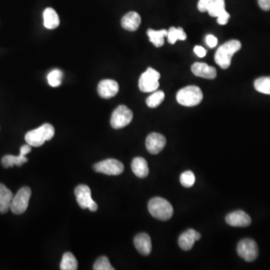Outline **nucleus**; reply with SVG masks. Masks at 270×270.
<instances>
[{
    "label": "nucleus",
    "instance_id": "23",
    "mask_svg": "<svg viewBox=\"0 0 270 270\" xmlns=\"http://www.w3.org/2000/svg\"><path fill=\"white\" fill-rule=\"evenodd\" d=\"M78 260L74 257V254L70 252H66L63 254L60 264V269L62 270H76L78 268Z\"/></svg>",
    "mask_w": 270,
    "mask_h": 270
},
{
    "label": "nucleus",
    "instance_id": "11",
    "mask_svg": "<svg viewBox=\"0 0 270 270\" xmlns=\"http://www.w3.org/2000/svg\"><path fill=\"white\" fill-rule=\"evenodd\" d=\"M31 150V146L29 145L28 143L27 145L22 146L21 148H20V155H17V156L7 155L2 158V166L5 168H12L15 165L21 166L23 164L27 163L28 162V158L26 157V155L30 153Z\"/></svg>",
    "mask_w": 270,
    "mask_h": 270
},
{
    "label": "nucleus",
    "instance_id": "2",
    "mask_svg": "<svg viewBox=\"0 0 270 270\" xmlns=\"http://www.w3.org/2000/svg\"><path fill=\"white\" fill-rule=\"evenodd\" d=\"M55 135L53 125L45 123L38 129L30 131L25 135V140L31 147H39L48 140H51Z\"/></svg>",
    "mask_w": 270,
    "mask_h": 270
},
{
    "label": "nucleus",
    "instance_id": "26",
    "mask_svg": "<svg viewBox=\"0 0 270 270\" xmlns=\"http://www.w3.org/2000/svg\"><path fill=\"white\" fill-rule=\"evenodd\" d=\"M165 95L163 91H155V92L147 98L146 102L150 108H155L163 102Z\"/></svg>",
    "mask_w": 270,
    "mask_h": 270
},
{
    "label": "nucleus",
    "instance_id": "22",
    "mask_svg": "<svg viewBox=\"0 0 270 270\" xmlns=\"http://www.w3.org/2000/svg\"><path fill=\"white\" fill-rule=\"evenodd\" d=\"M149 39L156 48H161L165 43V36H168V31L166 30H153L152 29L147 30Z\"/></svg>",
    "mask_w": 270,
    "mask_h": 270
},
{
    "label": "nucleus",
    "instance_id": "14",
    "mask_svg": "<svg viewBox=\"0 0 270 270\" xmlns=\"http://www.w3.org/2000/svg\"><path fill=\"white\" fill-rule=\"evenodd\" d=\"M226 222L232 227H245L250 225V216L242 210L234 211L226 216Z\"/></svg>",
    "mask_w": 270,
    "mask_h": 270
},
{
    "label": "nucleus",
    "instance_id": "10",
    "mask_svg": "<svg viewBox=\"0 0 270 270\" xmlns=\"http://www.w3.org/2000/svg\"><path fill=\"white\" fill-rule=\"evenodd\" d=\"M94 170L109 176H118L123 172L124 165L118 160L109 158L96 164Z\"/></svg>",
    "mask_w": 270,
    "mask_h": 270
},
{
    "label": "nucleus",
    "instance_id": "4",
    "mask_svg": "<svg viewBox=\"0 0 270 270\" xmlns=\"http://www.w3.org/2000/svg\"><path fill=\"white\" fill-rule=\"evenodd\" d=\"M202 92L198 86H188L180 89L176 94L179 104L186 107H195L202 101Z\"/></svg>",
    "mask_w": 270,
    "mask_h": 270
},
{
    "label": "nucleus",
    "instance_id": "1",
    "mask_svg": "<svg viewBox=\"0 0 270 270\" xmlns=\"http://www.w3.org/2000/svg\"><path fill=\"white\" fill-rule=\"evenodd\" d=\"M241 42L238 40H231L219 47L215 55V61L223 69L231 66L233 56L241 49Z\"/></svg>",
    "mask_w": 270,
    "mask_h": 270
},
{
    "label": "nucleus",
    "instance_id": "5",
    "mask_svg": "<svg viewBox=\"0 0 270 270\" xmlns=\"http://www.w3.org/2000/svg\"><path fill=\"white\" fill-rule=\"evenodd\" d=\"M31 194L30 188L23 187L17 191L16 195H14L10 206V209L14 214H23L26 212L28 208Z\"/></svg>",
    "mask_w": 270,
    "mask_h": 270
},
{
    "label": "nucleus",
    "instance_id": "35",
    "mask_svg": "<svg viewBox=\"0 0 270 270\" xmlns=\"http://www.w3.org/2000/svg\"><path fill=\"white\" fill-rule=\"evenodd\" d=\"M194 51L201 58L204 57L206 54V50L201 46H195V48H194Z\"/></svg>",
    "mask_w": 270,
    "mask_h": 270
},
{
    "label": "nucleus",
    "instance_id": "19",
    "mask_svg": "<svg viewBox=\"0 0 270 270\" xmlns=\"http://www.w3.org/2000/svg\"><path fill=\"white\" fill-rule=\"evenodd\" d=\"M13 197L12 191L0 183V213H6L9 210Z\"/></svg>",
    "mask_w": 270,
    "mask_h": 270
},
{
    "label": "nucleus",
    "instance_id": "31",
    "mask_svg": "<svg viewBox=\"0 0 270 270\" xmlns=\"http://www.w3.org/2000/svg\"><path fill=\"white\" fill-rule=\"evenodd\" d=\"M230 15L227 11L224 10L217 17V22L219 24L225 25L229 20Z\"/></svg>",
    "mask_w": 270,
    "mask_h": 270
},
{
    "label": "nucleus",
    "instance_id": "30",
    "mask_svg": "<svg viewBox=\"0 0 270 270\" xmlns=\"http://www.w3.org/2000/svg\"><path fill=\"white\" fill-rule=\"evenodd\" d=\"M94 270H114L115 269L111 266L108 258L105 256L99 257L93 266Z\"/></svg>",
    "mask_w": 270,
    "mask_h": 270
},
{
    "label": "nucleus",
    "instance_id": "28",
    "mask_svg": "<svg viewBox=\"0 0 270 270\" xmlns=\"http://www.w3.org/2000/svg\"><path fill=\"white\" fill-rule=\"evenodd\" d=\"M195 183V176L191 170L183 172L180 176V183L185 188H191Z\"/></svg>",
    "mask_w": 270,
    "mask_h": 270
},
{
    "label": "nucleus",
    "instance_id": "6",
    "mask_svg": "<svg viewBox=\"0 0 270 270\" xmlns=\"http://www.w3.org/2000/svg\"><path fill=\"white\" fill-rule=\"evenodd\" d=\"M160 74L152 68L143 73L139 80V88L143 92H155L159 87Z\"/></svg>",
    "mask_w": 270,
    "mask_h": 270
},
{
    "label": "nucleus",
    "instance_id": "7",
    "mask_svg": "<svg viewBox=\"0 0 270 270\" xmlns=\"http://www.w3.org/2000/svg\"><path fill=\"white\" fill-rule=\"evenodd\" d=\"M133 119V113L129 107L119 105L111 116V125L114 129H119L127 126Z\"/></svg>",
    "mask_w": 270,
    "mask_h": 270
},
{
    "label": "nucleus",
    "instance_id": "29",
    "mask_svg": "<svg viewBox=\"0 0 270 270\" xmlns=\"http://www.w3.org/2000/svg\"><path fill=\"white\" fill-rule=\"evenodd\" d=\"M62 78H63V73L60 70L58 69L53 70L48 76V83L53 87L60 86Z\"/></svg>",
    "mask_w": 270,
    "mask_h": 270
},
{
    "label": "nucleus",
    "instance_id": "34",
    "mask_svg": "<svg viewBox=\"0 0 270 270\" xmlns=\"http://www.w3.org/2000/svg\"><path fill=\"white\" fill-rule=\"evenodd\" d=\"M258 1V5L262 10L267 11L270 10V0H257Z\"/></svg>",
    "mask_w": 270,
    "mask_h": 270
},
{
    "label": "nucleus",
    "instance_id": "20",
    "mask_svg": "<svg viewBox=\"0 0 270 270\" xmlns=\"http://www.w3.org/2000/svg\"><path fill=\"white\" fill-rule=\"evenodd\" d=\"M132 169L135 176L139 178H145L149 174V167L147 161L141 157H136L132 162Z\"/></svg>",
    "mask_w": 270,
    "mask_h": 270
},
{
    "label": "nucleus",
    "instance_id": "17",
    "mask_svg": "<svg viewBox=\"0 0 270 270\" xmlns=\"http://www.w3.org/2000/svg\"><path fill=\"white\" fill-rule=\"evenodd\" d=\"M134 244L137 252L142 255L147 256L151 253V239L148 234L145 233L137 234L134 239Z\"/></svg>",
    "mask_w": 270,
    "mask_h": 270
},
{
    "label": "nucleus",
    "instance_id": "16",
    "mask_svg": "<svg viewBox=\"0 0 270 270\" xmlns=\"http://www.w3.org/2000/svg\"><path fill=\"white\" fill-rule=\"evenodd\" d=\"M191 71L197 77L206 79H214L217 76L216 68L213 66H208L206 63H194L191 66Z\"/></svg>",
    "mask_w": 270,
    "mask_h": 270
},
{
    "label": "nucleus",
    "instance_id": "25",
    "mask_svg": "<svg viewBox=\"0 0 270 270\" xmlns=\"http://www.w3.org/2000/svg\"><path fill=\"white\" fill-rule=\"evenodd\" d=\"M167 37H168V42L171 45H174L178 40L185 41L187 38L186 34L181 27L179 28L170 27V30H168V35Z\"/></svg>",
    "mask_w": 270,
    "mask_h": 270
},
{
    "label": "nucleus",
    "instance_id": "18",
    "mask_svg": "<svg viewBox=\"0 0 270 270\" xmlns=\"http://www.w3.org/2000/svg\"><path fill=\"white\" fill-rule=\"evenodd\" d=\"M141 17L137 12H130L122 17L121 25L122 28L128 31L135 32L140 27Z\"/></svg>",
    "mask_w": 270,
    "mask_h": 270
},
{
    "label": "nucleus",
    "instance_id": "8",
    "mask_svg": "<svg viewBox=\"0 0 270 270\" xmlns=\"http://www.w3.org/2000/svg\"><path fill=\"white\" fill-rule=\"evenodd\" d=\"M76 199L82 209H89L91 212H96L98 205L92 198L91 190L86 185H80L74 191Z\"/></svg>",
    "mask_w": 270,
    "mask_h": 270
},
{
    "label": "nucleus",
    "instance_id": "32",
    "mask_svg": "<svg viewBox=\"0 0 270 270\" xmlns=\"http://www.w3.org/2000/svg\"><path fill=\"white\" fill-rule=\"evenodd\" d=\"M206 45H207L209 48H213L217 45L218 39L214 35H208L206 37Z\"/></svg>",
    "mask_w": 270,
    "mask_h": 270
},
{
    "label": "nucleus",
    "instance_id": "13",
    "mask_svg": "<svg viewBox=\"0 0 270 270\" xmlns=\"http://www.w3.org/2000/svg\"><path fill=\"white\" fill-rule=\"evenodd\" d=\"M119 84L114 80H103L98 85V93L100 97L109 99L117 96L119 92Z\"/></svg>",
    "mask_w": 270,
    "mask_h": 270
},
{
    "label": "nucleus",
    "instance_id": "24",
    "mask_svg": "<svg viewBox=\"0 0 270 270\" xmlns=\"http://www.w3.org/2000/svg\"><path fill=\"white\" fill-rule=\"evenodd\" d=\"M224 10H225L224 0H211L207 8L208 13L213 17H217Z\"/></svg>",
    "mask_w": 270,
    "mask_h": 270
},
{
    "label": "nucleus",
    "instance_id": "33",
    "mask_svg": "<svg viewBox=\"0 0 270 270\" xmlns=\"http://www.w3.org/2000/svg\"><path fill=\"white\" fill-rule=\"evenodd\" d=\"M210 1L211 0H200L198 4V10L201 12H207V8Z\"/></svg>",
    "mask_w": 270,
    "mask_h": 270
},
{
    "label": "nucleus",
    "instance_id": "21",
    "mask_svg": "<svg viewBox=\"0 0 270 270\" xmlns=\"http://www.w3.org/2000/svg\"><path fill=\"white\" fill-rule=\"evenodd\" d=\"M44 25L47 29L53 30L57 28L60 23V17L56 11L52 8H47L43 13Z\"/></svg>",
    "mask_w": 270,
    "mask_h": 270
},
{
    "label": "nucleus",
    "instance_id": "15",
    "mask_svg": "<svg viewBox=\"0 0 270 270\" xmlns=\"http://www.w3.org/2000/svg\"><path fill=\"white\" fill-rule=\"evenodd\" d=\"M201 235L193 229H188L183 232L179 237V246L183 251H189L192 249L196 241L201 239Z\"/></svg>",
    "mask_w": 270,
    "mask_h": 270
},
{
    "label": "nucleus",
    "instance_id": "27",
    "mask_svg": "<svg viewBox=\"0 0 270 270\" xmlns=\"http://www.w3.org/2000/svg\"><path fill=\"white\" fill-rule=\"evenodd\" d=\"M254 88L260 93L270 95V77H263L256 80Z\"/></svg>",
    "mask_w": 270,
    "mask_h": 270
},
{
    "label": "nucleus",
    "instance_id": "12",
    "mask_svg": "<svg viewBox=\"0 0 270 270\" xmlns=\"http://www.w3.org/2000/svg\"><path fill=\"white\" fill-rule=\"evenodd\" d=\"M166 145V138L161 134H150L146 139V147L150 153L156 155L162 151Z\"/></svg>",
    "mask_w": 270,
    "mask_h": 270
},
{
    "label": "nucleus",
    "instance_id": "3",
    "mask_svg": "<svg viewBox=\"0 0 270 270\" xmlns=\"http://www.w3.org/2000/svg\"><path fill=\"white\" fill-rule=\"evenodd\" d=\"M148 209L152 217L161 221H168L173 214V206L170 202L158 197L149 201Z\"/></svg>",
    "mask_w": 270,
    "mask_h": 270
},
{
    "label": "nucleus",
    "instance_id": "9",
    "mask_svg": "<svg viewBox=\"0 0 270 270\" xmlns=\"http://www.w3.org/2000/svg\"><path fill=\"white\" fill-rule=\"evenodd\" d=\"M237 253L238 255L243 260L247 262H252L256 260L258 256V246L253 239H242L238 244Z\"/></svg>",
    "mask_w": 270,
    "mask_h": 270
}]
</instances>
